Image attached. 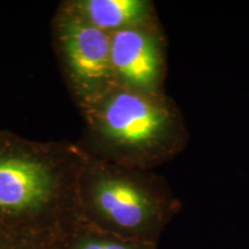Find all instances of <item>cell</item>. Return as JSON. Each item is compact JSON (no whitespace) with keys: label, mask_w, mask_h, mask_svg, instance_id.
<instances>
[{"label":"cell","mask_w":249,"mask_h":249,"mask_svg":"<svg viewBox=\"0 0 249 249\" xmlns=\"http://www.w3.org/2000/svg\"><path fill=\"white\" fill-rule=\"evenodd\" d=\"M86 127L77 147L130 169L154 171L185 150V118L170 96H152L114 85L81 111Z\"/></svg>","instance_id":"cell-1"},{"label":"cell","mask_w":249,"mask_h":249,"mask_svg":"<svg viewBox=\"0 0 249 249\" xmlns=\"http://www.w3.org/2000/svg\"><path fill=\"white\" fill-rule=\"evenodd\" d=\"M81 150L75 142L34 141L0 130V216L75 226Z\"/></svg>","instance_id":"cell-2"},{"label":"cell","mask_w":249,"mask_h":249,"mask_svg":"<svg viewBox=\"0 0 249 249\" xmlns=\"http://www.w3.org/2000/svg\"><path fill=\"white\" fill-rule=\"evenodd\" d=\"M80 150L77 201L83 219L120 238L157 245L180 210L166 179L154 171L124 167Z\"/></svg>","instance_id":"cell-3"},{"label":"cell","mask_w":249,"mask_h":249,"mask_svg":"<svg viewBox=\"0 0 249 249\" xmlns=\"http://www.w3.org/2000/svg\"><path fill=\"white\" fill-rule=\"evenodd\" d=\"M51 30L62 77L81 112L116 85L111 35L87 22L64 1L52 18Z\"/></svg>","instance_id":"cell-4"},{"label":"cell","mask_w":249,"mask_h":249,"mask_svg":"<svg viewBox=\"0 0 249 249\" xmlns=\"http://www.w3.org/2000/svg\"><path fill=\"white\" fill-rule=\"evenodd\" d=\"M111 64L116 85L145 95H164L167 39L160 21L111 35Z\"/></svg>","instance_id":"cell-5"},{"label":"cell","mask_w":249,"mask_h":249,"mask_svg":"<svg viewBox=\"0 0 249 249\" xmlns=\"http://www.w3.org/2000/svg\"><path fill=\"white\" fill-rule=\"evenodd\" d=\"M64 2L87 22L108 35L160 21L156 6L150 0H65Z\"/></svg>","instance_id":"cell-6"},{"label":"cell","mask_w":249,"mask_h":249,"mask_svg":"<svg viewBox=\"0 0 249 249\" xmlns=\"http://www.w3.org/2000/svg\"><path fill=\"white\" fill-rule=\"evenodd\" d=\"M74 229L0 216V249H70Z\"/></svg>","instance_id":"cell-7"},{"label":"cell","mask_w":249,"mask_h":249,"mask_svg":"<svg viewBox=\"0 0 249 249\" xmlns=\"http://www.w3.org/2000/svg\"><path fill=\"white\" fill-rule=\"evenodd\" d=\"M155 244L128 240L107 233L81 219L71 236L70 249H156Z\"/></svg>","instance_id":"cell-8"}]
</instances>
